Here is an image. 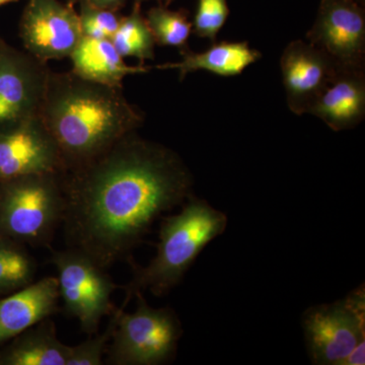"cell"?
Returning a JSON list of instances; mask_svg holds the SVG:
<instances>
[{"label": "cell", "instance_id": "6da1fadb", "mask_svg": "<svg viewBox=\"0 0 365 365\" xmlns=\"http://www.w3.org/2000/svg\"><path fill=\"white\" fill-rule=\"evenodd\" d=\"M61 179L67 246L104 268L130 256L160 215L193 194L180 155L136 132Z\"/></svg>", "mask_w": 365, "mask_h": 365}, {"label": "cell", "instance_id": "7a4b0ae2", "mask_svg": "<svg viewBox=\"0 0 365 365\" xmlns=\"http://www.w3.org/2000/svg\"><path fill=\"white\" fill-rule=\"evenodd\" d=\"M39 117L58 148L63 173L98 158L144 121L140 110L125 98L123 88L88 81L72 71H50Z\"/></svg>", "mask_w": 365, "mask_h": 365}, {"label": "cell", "instance_id": "3957f363", "mask_svg": "<svg viewBox=\"0 0 365 365\" xmlns=\"http://www.w3.org/2000/svg\"><path fill=\"white\" fill-rule=\"evenodd\" d=\"M182 204L179 213L163 218L157 254L150 264L132 263V278L123 287L125 300L120 309H124L137 294L150 292L158 297L169 294L209 242L225 232V212L193 194Z\"/></svg>", "mask_w": 365, "mask_h": 365}, {"label": "cell", "instance_id": "277c9868", "mask_svg": "<svg viewBox=\"0 0 365 365\" xmlns=\"http://www.w3.org/2000/svg\"><path fill=\"white\" fill-rule=\"evenodd\" d=\"M61 174L42 173L0 182V235L32 247H49L63 222Z\"/></svg>", "mask_w": 365, "mask_h": 365}, {"label": "cell", "instance_id": "5b68a950", "mask_svg": "<svg viewBox=\"0 0 365 365\" xmlns=\"http://www.w3.org/2000/svg\"><path fill=\"white\" fill-rule=\"evenodd\" d=\"M134 313L116 309L111 318L114 331L108 346L107 362L112 365H160L176 355L182 328L170 307L155 309L143 294H137Z\"/></svg>", "mask_w": 365, "mask_h": 365}, {"label": "cell", "instance_id": "8992f818", "mask_svg": "<svg viewBox=\"0 0 365 365\" xmlns=\"http://www.w3.org/2000/svg\"><path fill=\"white\" fill-rule=\"evenodd\" d=\"M51 262L57 270L59 297L66 314L78 319L83 332L96 335L102 319L116 311L111 299L116 283L107 268L79 250L68 247L52 251Z\"/></svg>", "mask_w": 365, "mask_h": 365}, {"label": "cell", "instance_id": "52a82bcc", "mask_svg": "<svg viewBox=\"0 0 365 365\" xmlns=\"http://www.w3.org/2000/svg\"><path fill=\"white\" fill-rule=\"evenodd\" d=\"M302 329L312 364L344 365L359 346H365L364 287L333 304L311 307Z\"/></svg>", "mask_w": 365, "mask_h": 365}, {"label": "cell", "instance_id": "ba28073f", "mask_svg": "<svg viewBox=\"0 0 365 365\" xmlns=\"http://www.w3.org/2000/svg\"><path fill=\"white\" fill-rule=\"evenodd\" d=\"M50 69L0 39V130L39 117Z\"/></svg>", "mask_w": 365, "mask_h": 365}, {"label": "cell", "instance_id": "9c48e42d", "mask_svg": "<svg viewBox=\"0 0 365 365\" xmlns=\"http://www.w3.org/2000/svg\"><path fill=\"white\" fill-rule=\"evenodd\" d=\"M307 40L325 52L340 68H364V7L354 0H321Z\"/></svg>", "mask_w": 365, "mask_h": 365}, {"label": "cell", "instance_id": "30bf717a", "mask_svg": "<svg viewBox=\"0 0 365 365\" xmlns=\"http://www.w3.org/2000/svg\"><path fill=\"white\" fill-rule=\"evenodd\" d=\"M20 36L28 53L45 62L69 57L83 37L78 14L59 0H30Z\"/></svg>", "mask_w": 365, "mask_h": 365}, {"label": "cell", "instance_id": "8fae6325", "mask_svg": "<svg viewBox=\"0 0 365 365\" xmlns=\"http://www.w3.org/2000/svg\"><path fill=\"white\" fill-rule=\"evenodd\" d=\"M287 106L297 116L309 114L317 98L341 71L325 52L302 40L292 41L280 58Z\"/></svg>", "mask_w": 365, "mask_h": 365}, {"label": "cell", "instance_id": "7c38bea8", "mask_svg": "<svg viewBox=\"0 0 365 365\" xmlns=\"http://www.w3.org/2000/svg\"><path fill=\"white\" fill-rule=\"evenodd\" d=\"M63 172L58 148L40 117L0 130V182L28 175Z\"/></svg>", "mask_w": 365, "mask_h": 365}, {"label": "cell", "instance_id": "4fadbf2b", "mask_svg": "<svg viewBox=\"0 0 365 365\" xmlns=\"http://www.w3.org/2000/svg\"><path fill=\"white\" fill-rule=\"evenodd\" d=\"M56 277L33 281L26 287L0 299V344L7 342L51 317L58 307Z\"/></svg>", "mask_w": 365, "mask_h": 365}, {"label": "cell", "instance_id": "5bb4252c", "mask_svg": "<svg viewBox=\"0 0 365 365\" xmlns=\"http://www.w3.org/2000/svg\"><path fill=\"white\" fill-rule=\"evenodd\" d=\"M333 131L355 128L365 117V68L341 69L309 109Z\"/></svg>", "mask_w": 365, "mask_h": 365}, {"label": "cell", "instance_id": "9a60e30c", "mask_svg": "<svg viewBox=\"0 0 365 365\" xmlns=\"http://www.w3.org/2000/svg\"><path fill=\"white\" fill-rule=\"evenodd\" d=\"M182 60L174 63L158 66V69H177L180 81L189 73L205 71L223 78L237 76L245 69L261 59L262 54L258 50L250 47L248 42L216 43L203 52H193L188 47L180 50Z\"/></svg>", "mask_w": 365, "mask_h": 365}, {"label": "cell", "instance_id": "2e32d148", "mask_svg": "<svg viewBox=\"0 0 365 365\" xmlns=\"http://www.w3.org/2000/svg\"><path fill=\"white\" fill-rule=\"evenodd\" d=\"M72 72L81 78L102 85L123 88L122 81L127 76L146 73L148 66H131L115 49L111 40L85 37L69 55Z\"/></svg>", "mask_w": 365, "mask_h": 365}, {"label": "cell", "instance_id": "e0dca14e", "mask_svg": "<svg viewBox=\"0 0 365 365\" xmlns=\"http://www.w3.org/2000/svg\"><path fill=\"white\" fill-rule=\"evenodd\" d=\"M68 351L48 317L0 348V365H66Z\"/></svg>", "mask_w": 365, "mask_h": 365}, {"label": "cell", "instance_id": "ac0fdd59", "mask_svg": "<svg viewBox=\"0 0 365 365\" xmlns=\"http://www.w3.org/2000/svg\"><path fill=\"white\" fill-rule=\"evenodd\" d=\"M36 273L37 262L25 245L0 235V297L30 284Z\"/></svg>", "mask_w": 365, "mask_h": 365}, {"label": "cell", "instance_id": "d6986e66", "mask_svg": "<svg viewBox=\"0 0 365 365\" xmlns=\"http://www.w3.org/2000/svg\"><path fill=\"white\" fill-rule=\"evenodd\" d=\"M111 42L122 57H135L144 61L155 59V40L136 4L129 16L122 18L119 28L113 36Z\"/></svg>", "mask_w": 365, "mask_h": 365}, {"label": "cell", "instance_id": "ffe728a7", "mask_svg": "<svg viewBox=\"0 0 365 365\" xmlns=\"http://www.w3.org/2000/svg\"><path fill=\"white\" fill-rule=\"evenodd\" d=\"M146 21L155 40V44L188 47L187 42L192 32V23L186 11H170L165 6L153 7L146 14Z\"/></svg>", "mask_w": 365, "mask_h": 365}, {"label": "cell", "instance_id": "44dd1931", "mask_svg": "<svg viewBox=\"0 0 365 365\" xmlns=\"http://www.w3.org/2000/svg\"><path fill=\"white\" fill-rule=\"evenodd\" d=\"M228 14L227 0H198L192 29L199 38L216 42Z\"/></svg>", "mask_w": 365, "mask_h": 365}, {"label": "cell", "instance_id": "7402d4cb", "mask_svg": "<svg viewBox=\"0 0 365 365\" xmlns=\"http://www.w3.org/2000/svg\"><path fill=\"white\" fill-rule=\"evenodd\" d=\"M78 16L83 35L93 39L111 40L122 20L116 11L100 9L86 2H81Z\"/></svg>", "mask_w": 365, "mask_h": 365}, {"label": "cell", "instance_id": "603a6c76", "mask_svg": "<svg viewBox=\"0 0 365 365\" xmlns=\"http://www.w3.org/2000/svg\"><path fill=\"white\" fill-rule=\"evenodd\" d=\"M114 322L110 319L109 325L102 334L90 336L81 344L69 346L66 365H102L104 355L111 341Z\"/></svg>", "mask_w": 365, "mask_h": 365}, {"label": "cell", "instance_id": "cb8c5ba5", "mask_svg": "<svg viewBox=\"0 0 365 365\" xmlns=\"http://www.w3.org/2000/svg\"><path fill=\"white\" fill-rule=\"evenodd\" d=\"M91 6L100 7V9H110V11H116L125 4L126 0H81Z\"/></svg>", "mask_w": 365, "mask_h": 365}, {"label": "cell", "instance_id": "d4e9b609", "mask_svg": "<svg viewBox=\"0 0 365 365\" xmlns=\"http://www.w3.org/2000/svg\"><path fill=\"white\" fill-rule=\"evenodd\" d=\"M141 1H144V0H136V2L137 4H139V2H141ZM158 1H160V2H165V4H169L170 1H172V0H158Z\"/></svg>", "mask_w": 365, "mask_h": 365}, {"label": "cell", "instance_id": "484cf974", "mask_svg": "<svg viewBox=\"0 0 365 365\" xmlns=\"http://www.w3.org/2000/svg\"><path fill=\"white\" fill-rule=\"evenodd\" d=\"M14 1V0H0V6L4 4H9V2Z\"/></svg>", "mask_w": 365, "mask_h": 365}, {"label": "cell", "instance_id": "4316f807", "mask_svg": "<svg viewBox=\"0 0 365 365\" xmlns=\"http://www.w3.org/2000/svg\"><path fill=\"white\" fill-rule=\"evenodd\" d=\"M354 1L357 2L360 6L364 7L365 0H354Z\"/></svg>", "mask_w": 365, "mask_h": 365}]
</instances>
